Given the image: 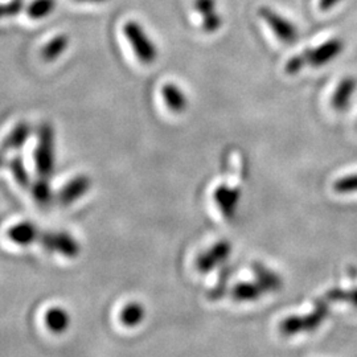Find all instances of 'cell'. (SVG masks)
Returning <instances> with one entry per match:
<instances>
[{
  "mask_svg": "<svg viewBox=\"0 0 357 357\" xmlns=\"http://www.w3.org/2000/svg\"><path fill=\"white\" fill-rule=\"evenodd\" d=\"M333 191L340 195H349L357 193V174L347 175L343 178H337L333 183Z\"/></svg>",
  "mask_w": 357,
  "mask_h": 357,
  "instance_id": "cell-23",
  "label": "cell"
},
{
  "mask_svg": "<svg viewBox=\"0 0 357 357\" xmlns=\"http://www.w3.org/2000/svg\"><path fill=\"white\" fill-rule=\"evenodd\" d=\"M123 33L135 52L138 60L143 64H153L158 57L156 47L150 38L146 35L141 24L137 22H128L123 26Z\"/></svg>",
  "mask_w": 357,
  "mask_h": 357,
  "instance_id": "cell-3",
  "label": "cell"
},
{
  "mask_svg": "<svg viewBox=\"0 0 357 357\" xmlns=\"http://www.w3.org/2000/svg\"><path fill=\"white\" fill-rule=\"evenodd\" d=\"M10 169L13 172V178L16 180V183L22 187V188H26L31 183H29V175L26 172L24 163L22 160V158H15L10 162Z\"/></svg>",
  "mask_w": 357,
  "mask_h": 357,
  "instance_id": "cell-22",
  "label": "cell"
},
{
  "mask_svg": "<svg viewBox=\"0 0 357 357\" xmlns=\"http://www.w3.org/2000/svg\"><path fill=\"white\" fill-rule=\"evenodd\" d=\"M221 24H222V20L217 15L216 11L203 16V29L206 33H215L221 28Z\"/></svg>",
  "mask_w": 357,
  "mask_h": 357,
  "instance_id": "cell-25",
  "label": "cell"
},
{
  "mask_svg": "<svg viewBox=\"0 0 357 357\" xmlns=\"http://www.w3.org/2000/svg\"><path fill=\"white\" fill-rule=\"evenodd\" d=\"M40 234H41V231L38 229V227L31 222L16 224L8 230V238L13 243L24 245V246L29 243H38Z\"/></svg>",
  "mask_w": 357,
  "mask_h": 357,
  "instance_id": "cell-12",
  "label": "cell"
},
{
  "mask_svg": "<svg viewBox=\"0 0 357 357\" xmlns=\"http://www.w3.org/2000/svg\"><path fill=\"white\" fill-rule=\"evenodd\" d=\"M31 134V128L26 122H20L19 125H16L11 134L8 135V138L6 139V147L7 149H13V150H19L24 146L28 137Z\"/></svg>",
  "mask_w": 357,
  "mask_h": 357,
  "instance_id": "cell-18",
  "label": "cell"
},
{
  "mask_svg": "<svg viewBox=\"0 0 357 357\" xmlns=\"http://www.w3.org/2000/svg\"><path fill=\"white\" fill-rule=\"evenodd\" d=\"M231 253V245L228 241H220L215 243L211 249L197 257L196 259V268L200 273H209L215 270L217 266L224 264Z\"/></svg>",
  "mask_w": 357,
  "mask_h": 357,
  "instance_id": "cell-6",
  "label": "cell"
},
{
  "mask_svg": "<svg viewBox=\"0 0 357 357\" xmlns=\"http://www.w3.org/2000/svg\"><path fill=\"white\" fill-rule=\"evenodd\" d=\"M77 1H90V3H102L106 0H77Z\"/></svg>",
  "mask_w": 357,
  "mask_h": 357,
  "instance_id": "cell-30",
  "label": "cell"
},
{
  "mask_svg": "<svg viewBox=\"0 0 357 357\" xmlns=\"http://www.w3.org/2000/svg\"><path fill=\"white\" fill-rule=\"evenodd\" d=\"M23 7H24V0H11L1 7V15L3 16H15L23 10Z\"/></svg>",
  "mask_w": 357,
  "mask_h": 357,
  "instance_id": "cell-26",
  "label": "cell"
},
{
  "mask_svg": "<svg viewBox=\"0 0 357 357\" xmlns=\"http://www.w3.org/2000/svg\"><path fill=\"white\" fill-rule=\"evenodd\" d=\"M162 96L165 98L167 106L174 113H183L187 109V97L181 89H178L174 84H165L162 88Z\"/></svg>",
  "mask_w": 357,
  "mask_h": 357,
  "instance_id": "cell-13",
  "label": "cell"
},
{
  "mask_svg": "<svg viewBox=\"0 0 357 357\" xmlns=\"http://www.w3.org/2000/svg\"><path fill=\"white\" fill-rule=\"evenodd\" d=\"M38 243L45 250L68 258H75L79 255V245L70 234L64 231H41Z\"/></svg>",
  "mask_w": 357,
  "mask_h": 357,
  "instance_id": "cell-4",
  "label": "cell"
},
{
  "mask_svg": "<svg viewBox=\"0 0 357 357\" xmlns=\"http://www.w3.org/2000/svg\"><path fill=\"white\" fill-rule=\"evenodd\" d=\"M258 13L282 43L293 44L298 40V29L290 20L284 19L280 13L273 11L268 7H261Z\"/></svg>",
  "mask_w": 357,
  "mask_h": 357,
  "instance_id": "cell-5",
  "label": "cell"
},
{
  "mask_svg": "<svg viewBox=\"0 0 357 357\" xmlns=\"http://www.w3.org/2000/svg\"><path fill=\"white\" fill-rule=\"evenodd\" d=\"M32 195L40 205H48L51 203V187L47 178H41L32 185Z\"/></svg>",
  "mask_w": 357,
  "mask_h": 357,
  "instance_id": "cell-21",
  "label": "cell"
},
{
  "mask_svg": "<svg viewBox=\"0 0 357 357\" xmlns=\"http://www.w3.org/2000/svg\"><path fill=\"white\" fill-rule=\"evenodd\" d=\"M357 89V79L355 77H344L332 96V107L336 112H344L351 105Z\"/></svg>",
  "mask_w": 357,
  "mask_h": 357,
  "instance_id": "cell-10",
  "label": "cell"
},
{
  "mask_svg": "<svg viewBox=\"0 0 357 357\" xmlns=\"http://www.w3.org/2000/svg\"><path fill=\"white\" fill-rule=\"evenodd\" d=\"M215 0H196L195 1V8L199 13H202L203 16L209 15V13H215Z\"/></svg>",
  "mask_w": 357,
  "mask_h": 357,
  "instance_id": "cell-27",
  "label": "cell"
},
{
  "mask_svg": "<svg viewBox=\"0 0 357 357\" xmlns=\"http://www.w3.org/2000/svg\"><path fill=\"white\" fill-rule=\"evenodd\" d=\"M90 187L91 180L86 175L72 178L59 193V202L63 205L73 204L89 192Z\"/></svg>",
  "mask_w": 357,
  "mask_h": 357,
  "instance_id": "cell-9",
  "label": "cell"
},
{
  "mask_svg": "<svg viewBox=\"0 0 357 357\" xmlns=\"http://www.w3.org/2000/svg\"><path fill=\"white\" fill-rule=\"evenodd\" d=\"M344 51V43L339 38H330L320 44L319 47L311 50L310 65L312 66H323L333 61L337 56Z\"/></svg>",
  "mask_w": 357,
  "mask_h": 357,
  "instance_id": "cell-7",
  "label": "cell"
},
{
  "mask_svg": "<svg viewBox=\"0 0 357 357\" xmlns=\"http://www.w3.org/2000/svg\"><path fill=\"white\" fill-rule=\"evenodd\" d=\"M56 7V0H33L28 7H26V15L33 19H44L54 10Z\"/></svg>",
  "mask_w": 357,
  "mask_h": 357,
  "instance_id": "cell-19",
  "label": "cell"
},
{
  "mask_svg": "<svg viewBox=\"0 0 357 357\" xmlns=\"http://www.w3.org/2000/svg\"><path fill=\"white\" fill-rule=\"evenodd\" d=\"M253 271H255V282L261 286L264 293H277L280 291L283 286L280 274L273 271L271 268L265 266L261 262L253 264Z\"/></svg>",
  "mask_w": 357,
  "mask_h": 357,
  "instance_id": "cell-11",
  "label": "cell"
},
{
  "mask_svg": "<svg viewBox=\"0 0 357 357\" xmlns=\"http://www.w3.org/2000/svg\"><path fill=\"white\" fill-rule=\"evenodd\" d=\"M342 0H319V7L321 11H330L336 4H339Z\"/></svg>",
  "mask_w": 357,
  "mask_h": 357,
  "instance_id": "cell-28",
  "label": "cell"
},
{
  "mask_svg": "<svg viewBox=\"0 0 357 357\" xmlns=\"http://www.w3.org/2000/svg\"><path fill=\"white\" fill-rule=\"evenodd\" d=\"M35 162L40 178H50L54 169V132L48 123H44L38 131Z\"/></svg>",
  "mask_w": 357,
  "mask_h": 357,
  "instance_id": "cell-2",
  "label": "cell"
},
{
  "mask_svg": "<svg viewBox=\"0 0 357 357\" xmlns=\"http://www.w3.org/2000/svg\"><path fill=\"white\" fill-rule=\"evenodd\" d=\"M146 318V310L141 303H130L121 312V321L126 327H137Z\"/></svg>",
  "mask_w": 357,
  "mask_h": 357,
  "instance_id": "cell-17",
  "label": "cell"
},
{
  "mask_svg": "<svg viewBox=\"0 0 357 357\" xmlns=\"http://www.w3.org/2000/svg\"><path fill=\"white\" fill-rule=\"evenodd\" d=\"M347 298H348V301H349L354 306L357 307V289H355L354 291H351L349 294H347Z\"/></svg>",
  "mask_w": 357,
  "mask_h": 357,
  "instance_id": "cell-29",
  "label": "cell"
},
{
  "mask_svg": "<svg viewBox=\"0 0 357 357\" xmlns=\"http://www.w3.org/2000/svg\"><path fill=\"white\" fill-rule=\"evenodd\" d=\"M240 199H241L240 190L234 187H228L227 184L220 185L215 191V202L227 220H231L236 216Z\"/></svg>",
  "mask_w": 357,
  "mask_h": 357,
  "instance_id": "cell-8",
  "label": "cell"
},
{
  "mask_svg": "<svg viewBox=\"0 0 357 357\" xmlns=\"http://www.w3.org/2000/svg\"><path fill=\"white\" fill-rule=\"evenodd\" d=\"M328 317L327 302L319 301L315 308L307 315H291L283 319L280 324V331L283 336H295L302 332L315 331Z\"/></svg>",
  "mask_w": 357,
  "mask_h": 357,
  "instance_id": "cell-1",
  "label": "cell"
},
{
  "mask_svg": "<svg viewBox=\"0 0 357 357\" xmlns=\"http://www.w3.org/2000/svg\"><path fill=\"white\" fill-rule=\"evenodd\" d=\"M230 294L237 302H255L262 296L264 290L257 282H241L231 289Z\"/></svg>",
  "mask_w": 357,
  "mask_h": 357,
  "instance_id": "cell-15",
  "label": "cell"
},
{
  "mask_svg": "<svg viewBox=\"0 0 357 357\" xmlns=\"http://www.w3.org/2000/svg\"><path fill=\"white\" fill-rule=\"evenodd\" d=\"M310 59H311V50H306V51L293 56L284 66V70L287 75H296L299 73L306 65L310 64Z\"/></svg>",
  "mask_w": 357,
  "mask_h": 357,
  "instance_id": "cell-20",
  "label": "cell"
},
{
  "mask_svg": "<svg viewBox=\"0 0 357 357\" xmlns=\"http://www.w3.org/2000/svg\"><path fill=\"white\" fill-rule=\"evenodd\" d=\"M45 324L53 333H63L70 326V315L61 307H53L45 315Z\"/></svg>",
  "mask_w": 357,
  "mask_h": 357,
  "instance_id": "cell-14",
  "label": "cell"
},
{
  "mask_svg": "<svg viewBox=\"0 0 357 357\" xmlns=\"http://www.w3.org/2000/svg\"><path fill=\"white\" fill-rule=\"evenodd\" d=\"M68 45H69L68 35H59L52 38L51 41L43 48L41 57L48 63L54 61L59 56H61L66 51Z\"/></svg>",
  "mask_w": 357,
  "mask_h": 357,
  "instance_id": "cell-16",
  "label": "cell"
},
{
  "mask_svg": "<svg viewBox=\"0 0 357 357\" xmlns=\"http://www.w3.org/2000/svg\"><path fill=\"white\" fill-rule=\"evenodd\" d=\"M230 268H224L218 281H217L216 286L213 289L209 290L208 293V298L212 299V301H218L221 299L227 291H228V281H229L230 277Z\"/></svg>",
  "mask_w": 357,
  "mask_h": 357,
  "instance_id": "cell-24",
  "label": "cell"
}]
</instances>
